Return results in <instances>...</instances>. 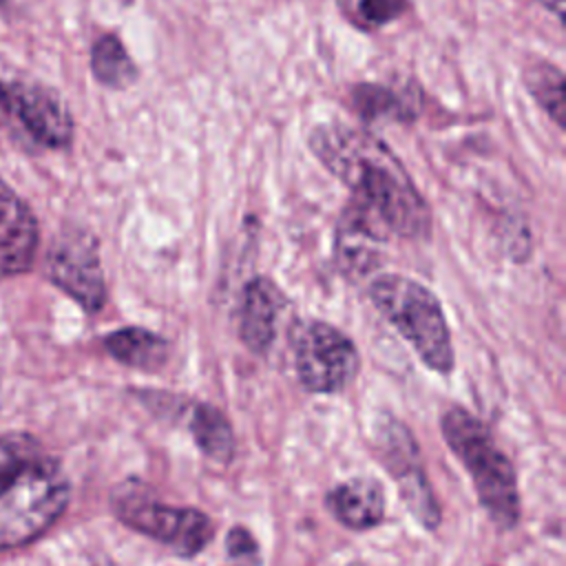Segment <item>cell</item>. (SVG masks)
Returning a JSON list of instances; mask_svg holds the SVG:
<instances>
[{"mask_svg":"<svg viewBox=\"0 0 566 566\" xmlns=\"http://www.w3.org/2000/svg\"><path fill=\"white\" fill-rule=\"evenodd\" d=\"M310 148L352 192L343 219L380 241L429 234L431 212L427 201L391 148L378 137L343 122H327L312 130Z\"/></svg>","mask_w":566,"mask_h":566,"instance_id":"6da1fadb","label":"cell"},{"mask_svg":"<svg viewBox=\"0 0 566 566\" xmlns=\"http://www.w3.org/2000/svg\"><path fill=\"white\" fill-rule=\"evenodd\" d=\"M440 431L451 453L469 473L491 522L502 531L513 528L520 522L517 475L486 424L464 407H451L440 418Z\"/></svg>","mask_w":566,"mask_h":566,"instance_id":"7a4b0ae2","label":"cell"},{"mask_svg":"<svg viewBox=\"0 0 566 566\" xmlns=\"http://www.w3.org/2000/svg\"><path fill=\"white\" fill-rule=\"evenodd\" d=\"M369 298L429 369L451 374L455 365L451 332L442 305L429 287L400 274H382L371 281Z\"/></svg>","mask_w":566,"mask_h":566,"instance_id":"3957f363","label":"cell"},{"mask_svg":"<svg viewBox=\"0 0 566 566\" xmlns=\"http://www.w3.org/2000/svg\"><path fill=\"white\" fill-rule=\"evenodd\" d=\"M71 484L57 460L40 455L0 491V551L35 542L64 513Z\"/></svg>","mask_w":566,"mask_h":566,"instance_id":"277c9868","label":"cell"},{"mask_svg":"<svg viewBox=\"0 0 566 566\" xmlns=\"http://www.w3.org/2000/svg\"><path fill=\"white\" fill-rule=\"evenodd\" d=\"M111 511L124 526L170 546L181 557L199 555L214 535V524L203 511L161 502L142 478H126L113 486Z\"/></svg>","mask_w":566,"mask_h":566,"instance_id":"5b68a950","label":"cell"},{"mask_svg":"<svg viewBox=\"0 0 566 566\" xmlns=\"http://www.w3.org/2000/svg\"><path fill=\"white\" fill-rule=\"evenodd\" d=\"M290 340L298 382L310 394L343 391L360 369L354 340L325 321H298Z\"/></svg>","mask_w":566,"mask_h":566,"instance_id":"8992f818","label":"cell"},{"mask_svg":"<svg viewBox=\"0 0 566 566\" xmlns=\"http://www.w3.org/2000/svg\"><path fill=\"white\" fill-rule=\"evenodd\" d=\"M374 451L385 471L394 478L407 511L420 526L436 531L442 522V511L411 429L396 416H380L374 427Z\"/></svg>","mask_w":566,"mask_h":566,"instance_id":"52a82bcc","label":"cell"},{"mask_svg":"<svg viewBox=\"0 0 566 566\" xmlns=\"http://www.w3.org/2000/svg\"><path fill=\"white\" fill-rule=\"evenodd\" d=\"M44 276L88 314L106 303L97 239L82 228H64L53 239L44 259Z\"/></svg>","mask_w":566,"mask_h":566,"instance_id":"ba28073f","label":"cell"},{"mask_svg":"<svg viewBox=\"0 0 566 566\" xmlns=\"http://www.w3.org/2000/svg\"><path fill=\"white\" fill-rule=\"evenodd\" d=\"M11 124L7 135L24 148L64 150L73 144V117L64 99L40 82H9Z\"/></svg>","mask_w":566,"mask_h":566,"instance_id":"9c48e42d","label":"cell"},{"mask_svg":"<svg viewBox=\"0 0 566 566\" xmlns=\"http://www.w3.org/2000/svg\"><path fill=\"white\" fill-rule=\"evenodd\" d=\"M40 248V223L31 206L0 177V276L33 268Z\"/></svg>","mask_w":566,"mask_h":566,"instance_id":"30bf717a","label":"cell"},{"mask_svg":"<svg viewBox=\"0 0 566 566\" xmlns=\"http://www.w3.org/2000/svg\"><path fill=\"white\" fill-rule=\"evenodd\" d=\"M283 307L285 296L268 276H256L245 285L239 314V336L252 354H268L274 343L276 321Z\"/></svg>","mask_w":566,"mask_h":566,"instance_id":"8fae6325","label":"cell"},{"mask_svg":"<svg viewBox=\"0 0 566 566\" xmlns=\"http://www.w3.org/2000/svg\"><path fill=\"white\" fill-rule=\"evenodd\" d=\"M332 517L352 531H369L385 520V491L371 478H349L325 495Z\"/></svg>","mask_w":566,"mask_h":566,"instance_id":"7c38bea8","label":"cell"},{"mask_svg":"<svg viewBox=\"0 0 566 566\" xmlns=\"http://www.w3.org/2000/svg\"><path fill=\"white\" fill-rule=\"evenodd\" d=\"M102 343L111 358L139 371H159L170 358V343L146 327L115 329Z\"/></svg>","mask_w":566,"mask_h":566,"instance_id":"4fadbf2b","label":"cell"},{"mask_svg":"<svg viewBox=\"0 0 566 566\" xmlns=\"http://www.w3.org/2000/svg\"><path fill=\"white\" fill-rule=\"evenodd\" d=\"M352 108L367 122H413L420 115V97L409 88L396 91L385 84L360 82L349 88Z\"/></svg>","mask_w":566,"mask_h":566,"instance_id":"5bb4252c","label":"cell"},{"mask_svg":"<svg viewBox=\"0 0 566 566\" xmlns=\"http://www.w3.org/2000/svg\"><path fill=\"white\" fill-rule=\"evenodd\" d=\"M188 431L197 449L212 462L228 464L234 458V431L228 416L208 402H192L188 407Z\"/></svg>","mask_w":566,"mask_h":566,"instance_id":"9a60e30c","label":"cell"},{"mask_svg":"<svg viewBox=\"0 0 566 566\" xmlns=\"http://www.w3.org/2000/svg\"><path fill=\"white\" fill-rule=\"evenodd\" d=\"M91 73L102 86L115 91L128 88L139 75L126 46L113 33H104L95 40L91 49Z\"/></svg>","mask_w":566,"mask_h":566,"instance_id":"2e32d148","label":"cell"},{"mask_svg":"<svg viewBox=\"0 0 566 566\" xmlns=\"http://www.w3.org/2000/svg\"><path fill=\"white\" fill-rule=\"evenodd\" d=\"M526 91L535 97L542 111L564 128V73L551 62H531L522 73Z\"/></svg>","mask_w":566,"mask_h":566,"instance_id":"e0dca14e","label":"cell"},{"mask_svg":"<svg viewBox=\"0 0 566 566\" xmlns=\"http://www.w3.org/2000/svg\"><path fill=\"white\" fill-rule=\"evenodd\" d=\"M44 451L40 442L24 433V431H11L0 436V491L35 458H40Z\"/></svg>","mask_w":566,"mask_h":566,"instance_id":"ac0fdd59","label":"cell"},{"mask_svg":"<svg viewBox=\"0 0 566 566\" xmlns=\"http://www.w3.org/2000/svg\"><path fill=\"white\" fill-rule=\"evenodd\" d=\"M409 0H356V20L367 27H382L398 20Z\"/></svg>","mask_w":566,"mask_h":566,"instance_id":"d6986e66","label":"cell"},{"mask_svg":"<svg viewBox=\"0 0 566 566\" xmlns=\"http://www.w3.org/2000/svg\"><path fill=\"white\" fill-rule=\"evenodd\" d=\"M226 553L232 559H256L259 557V544H256L254 535L248 528L234 526L226 535Z\"/></svg>","mask_w":566,"mask_h":566,"instance_id":"ffe728a7","label":"cell"},{"mask_svg":"<svg viewBox=\"0 0 566 566\" xmlns=\"http://www.w3.org/2000/svg\"><path fill=\"white\" fill-rule=\"evenodd\" d=\"M11 124V95H9V84L0 80V130H9Z\"/></svg>","mask_w":566,"mask_h":566,"instance_id":"44dd1931","label":"cell"},{"mask_svg":"<svg viewBox=\"0 0 566 566\" xmlns=\"http://www.w3.org/2000/svg\"><path fill=\"white\" fill-rule=\"evenodd\" d=\"M537 2L562 20V15H564V0H537Z\"/></svg>","mask_w":566,"mask_h":566,"instance_id":"7402d4cb","label":"cell"},{"mask_svg":"<svg viewBox=\"0 0 566 566\" xmlns=\"http://www.w3.org/2000/svg\"><path fill=\"white\" fill-rule=\"evenodd\" d=\"M338 2H340L343 7H349V2H352V0H338Z\"/></svg>","mask_w":566,"mask_h":566,"instance_id":"603a6c76","label":"cell"},{"mask_svg":"<svg viewBox=\"0 0 566 566\" xmlns=\"http://www.w3.org/2000/svg\"><path fill=\"white\" fill-rule=\"evenodd\" d=\"M9 4V0H0V9H4Z\"/></svg>","mask_w":566,"mask_h":566,"instance_id":"cb8c5ba5","label":"cell"}]
</instances>
